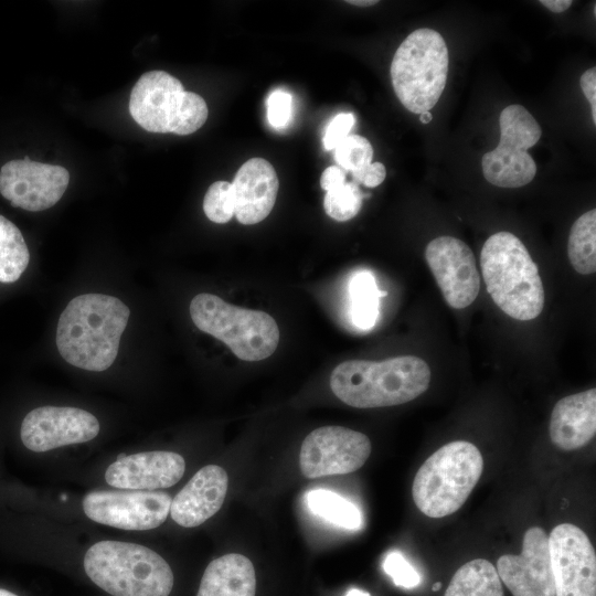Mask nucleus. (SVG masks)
Listing matches in <instances>:
<instances>
[{"label":"nucleus","mask_w":596,"mask_h":596,"mask_svg":"<svg viewBox=\"0 0 596 596\" xmlns=\"http://www.w3.org/2000/svg\"><path fill=\"white\" fill-rule=\"evenodd\" d=\"M70 182L62 166L24 159L8 161L0 170V193L13 206L38 212L60 201Z\"/></svg>","instance_id":"13"},{"label":"nucleus","mask_w":596,"mask_h":596,"mask_svg":"<svg viewBox=\"0 0 596 596\" xmlns=\"http://www.w3.org/2000/svg\"><path fill=\"white\" fill-rule=\"evenodd\" d=\"M333 150L336 162L351 174L372 163V145L362 136L349 135Z\"/></svg>","instance_id":"28"},{"label":"nucleus","mask_w":596,"mask_h":596,"mask_svg":"<svg viewBox=\"0 0 596 596\" xmlns=\"http://www.w3.org/2000/svg\"><path fill=\"white\" fill-rule=\"evenodd\" d=\"M171 497L162 491L96 490L83 500L85 514L94 522L123 530H150L170 513Z\"/></svg>","instance_id":"10"},{"label":"nucleus","mask_w":596,"mask_h":596,"mask_svg":"<svg viewBox=\"0 0 596 596\" xmlns=\"http://www.w3.org/2000/svg\"><path fill=\"white\" fill-rule=\"evenodd\" d=\"M385 295V291L379 290L371 272L363 269L354 273L349 283L350 318L353 326L360 330H371L379 318L380 298Z\"/></svg>","instance_id":"23"},{"label":"nucleus","mask_w":596,"mask_h":596,"mask_svg":"<svg viewBox=\"0 0 596 596\" xmlns=\"http://www.w3.org/2000/svg\"><path fill=\"white\" fill-rule=\"evenodd\" d=\"M30 262V253L20 230L0 215V281H17Z\"/></svg>","instance_id":"26"},{"label":"nucleus","mask_w":596,"mask_h":596,"mask_svg":"<svg viewBox=\"0 0 596 596\" xmlns=\"http://www.w3.org/2000/svg\"><path fill=\"white\" fill-rule=\"evenodd\" d=\"M382 567L396 586L414 588L421 583V576L400 551L386 554Z\"/></svg>","instance_id":"30"},{"label":"nucleus","mask_w":596,"mask_h":596,"mask_svg":"<svg viewBox=\"0 0 596 596\" xmlns=\"http://www.w3.org/2000/svg\"><path fill=\"white\" fill-rule=\"evenodd\" d=\"M345 183V173L344 171L337 167H328L321 174L320 187L326 190V192L334 190Z\"/></svg>","instance_id":"35"},{"label":"nucleus","mask_w":596,"mask_h":596,"mask_svg":"<svg viewBox=\"0 0 596 596\" xmlns=\"http://www.w3.org/2000/svg\"><path fill=\"white\" fill-rule=\"evenodd\" d=\"M499 123V145L482 157L483 177L496 187L521 188L536 173V163L528 149L541 138V127L530 111L518 104L507 106Z\"/></svg>","instance_id":"9"},{"label":"nucleus","mask_w":596,"mask_h":596,"mask_svg":"<svg viewBox=\"0 0 596 596\" xmlns=\"http://www.w3.org/2000/svg\"><path fill=\"white\" fill-rule=\"evenodd\" d=\"M231 185L234 216L240 223L252 225L272 212L279 181L272 163L263 158H252L242 164Z\"/></svg>","instance_id":"18"},{"label":"nucleus","mask_w":596,"mask_h":596,"mask_svg":"<svg viewBox=\"0 0 596 596\" xmlns=\"http://www.w3.org/2000/svg\"><path fill=\"white\" fill-rule=\"evenodd\" d=\"M190 316L198 329L224 342L244 361L270 356L279 342V329L270 315L240 308L212 294L196 295Z\"/></svg>","instance_id":"7"},{"label":"nucleus","mask_w":596,"mask_h":596,"mask_svg":"<svg viewBox=\"0 0 596 596\" xmlns=\"http://www.w3.org/2000/svg\"><path fill=\"white\" fill-rule=\"evenodd\" d=\"M549 434L562 450L589 444L596 434V389L561 398L553 407Z\"/></svg>","instance_id":"20"},{"label":"nucleus","mask_w":596,"mask_h":596,"mask_svg":"<svg viewBox=\"0 0 596 596\" xmlns=\"http://www.w3.org/2000/svg\"><path fill=\"white\" fill-rule=\"evenodd\" d=\"M496 570L513 596H555L547 534L540 526L528 529L521 553L501 555Z\"/></svg>","instance_id":"16"},{"label":"nucleus","mask_w":596,"mask_h":596,"mask_svg":"<svg viewBox=\"0 0 596 596\" xmlns=\"http://www.w3.org/2000/svg\"><path fill=\"white\" fill-rule=\"evenodd\" d=\"M203 211L214 223H227L234 216L232 185L227 181H216L207 189L203 200Z\"/></svg>","instance_id":"29"},{"label":"nucleus","mask_w":596,"mask_h":596,"mask_svg":"<svg viewBox=\"0 0 596 596\" xmlns=\"http://www.w3.org/2000/svg\"><path fill=\"white\" fill-rule=\"evenodd\" d=\"M567 255L573 268L589 275L596 270V210H589L581 215L572 225Z\"/></svg>","instance_id":"24"},{"label":"nucleus","mask_w":596,"mask_h":596,"mask_svg":"<svg viewBox=\"0 0 596 596\" xmlns=\"http://www.w3.org/2000/svg\"><path fill=\"white\" fill-rule=\"evenodd\" d=\"M130 310L120 299L103 294L74 297L60 316L56 347L71 365L100 372L111 366Z\"/></svg>","instance_id":"1"},{"label":"nucleus","mask_w":596,"mask_h":596,"mask_svg":"<svg viewBox=\"0 0 596 596\" xmlns=\"http://www.w3.org/2000/svg\"><path fill=\"white\" fill-rule=\"evenodd\" d=\"M419 115H421L419 119L423 124H428L433 119V115L430 114V111H424Z\"/></svg>","instance_id":"39"},{"label":"nucleus","mask_w":596,"mask_h":596,"mask_svg":"<svg viewBox=\"0 0 596 596\" xmlns=\"http://www.w3.org/2000/svg\"><path fill=\"white\" fill-rule=\"evenodd\" d=\"M482 471V455L472 443L455 440L441 446L414 477L415 505L429 518L453 514L466 502Z\"/></svg>","instance_id":"5"},{"label":"nucleus","mask_w":596,"mask_h":596,"mask_svg":"<svg viewBox=\"0 0 596 596\" xmlns=\"http://www.w3.org/2000/svg\"><path fill=\"white\" fill-rule=\"evenodd\" d=\"M480 267L494 304L513 319L528 321L543 310L545 294L536 264L510 232H498L483 244Z\"/></svg>","instance_id":"3"},{"label":"nucleus","mask_w":596,"mask_h":596,"mask_svg":"<svg viewBox=\"0 0 596 596\" xmlns=\"http://www.w3.org/2000/svg\"><path fill=\"white\" fill-rule=\"evenodd\" d=\"M444 596L504 595L494 565L485 558H476L456 571Z\"/></svg>","instance_id":"22"},{"label":"nucleus","mask_w":596,"mask_h":596,"mask_svg":"<svg viewBox=\"0 0 596 596\" xmlns=\"http://www.w3.org/2000/svg\"><path fill=\"white\" fill-rule=\"evenodd\" d=\"M98 419L89 412L70 406H41L29 412L21 424L23 445L35 453L82 444L99 433Z\"/></svg>","instance_id":"14"},{"label":"nucleus","mask_w":596,"mask_h":596,"mask_svg":"<svg viewBox=\"0 0 596 596\" xmlns=\"http://www.w3.org/2000/svg\"><path fill=\"white\" fill-rule=\"evenodd\" d=\"M88 578L113 596H169L174 577L151 549L129 542L99 541L84 555Z\"/></svg>","instance_id":"4"},{"label":"nucleus","mask_w":596,"mask_h":596,"mask_svg":"<svg viewBox=\"0 0 596 596\" xmlns=\"http://www.w3.org/2000/svg\"><path fill=\"white\" fill-rule=\"evenodd\" d=\"M426 262L447 304L455 309L470 306L478 296L480 278L469 246L453 236H439L428 243Z\"/></svg>","instance_id":"15"},{"label":"nucleus","mask_w":596,"mask_h":596,"mask_svg":"<svg viewBox=\"0 0 596 596\" xmlns=\"http://www.w3.org/2000/svg\"><path fill=\"white\" fill-rule=\"evenodd\" d=\"M345 596H371L368 592L358 589V588H351L347 592Z\"/></svg>","instance_id":"37"},{"label":"nucleus","mask_w":596,"mask_h":596,"mask_svg":"<svg viewBox=\"0 0 596 596\" xmlns=\"http://www.w3.org/2000/svg\"><path fill=\"white\" fill-rule=\"evenodd\" d=\"M541 4L555 13L566 11L573 3L572 0H541Z\"/></svg>","instance_id":"36"},{"label":"nucleus","mask_w":596,"mask_h":596,"mask_svg":"<svg viewBox=\"0 0 596 596\" xmlns=\"http://www.w3.org/2000/svg\"><path fill=\"white\" fill-rule=\"evenodd\" d=\"M185 471L183 457L153 450L119 456L105 471L106 482L124 490L155 491L175 485Z\"/></svg>","instance_id":"17"},{"label":"nucleus","mask_w":596,"mask_h":596,"mask_svg":"<svg viewBox=\"0 0 596 596\" xmlns=\"http://www.w3.org/2000/svg\"><path fill=\"white\" fill-rule=\"evenodd\" d=\"M579 84L590 104L593 121L596 124V67L586 70L581 76Z\"/></svg>","instance_id":"34"},{"label":"nucleus","mask_w":596,"mask_h":596,"mask_svg":"<svg viewBox=\"0 0 596 596\" xmlns=\"http://www.w3.org/2000/svg\"><path fill=\"white\" fill-rule=\"evenodd\" d=\"M0 596H18V595L4 588H0Z\"/></svg>","instance_id":"40"},{"label":"nucleus","mask_w":596,"mask_h":596,"mask_svg":"<svg viewBox=\"0 0 596 596\" xmlns=\"http://www.w3.org/2000/svg\"><path fill=\"white\" fill-rule=\"evenodd\" d=\"M306 503L313 514L337 526L358 530L362 525L359 508L337 492L327 489L311 490L306 496Z\"/></svg>","instance_id":"25"},{"label":"nucleus","mask_w":596,"mask_h":596,"mask_svg":"<svg viewBox=\"0 0 596 596\" xmlns=\"http://www.w3.org/2000/svg\"><path fill=\"white\" fill-rule=\"evenodd\" d=\"M255 592L253 563L242 554L231 553L206 566L196 596H255Z\"/></svg>","instance_id":"21"},{"label":"nucleus","mask_w":596,"mask_h":596,"mask_svg":"<svg viewBox=\"0 0 596 596\" xmlns=\"http://www.w3.org/2000/svg\"><path fill=\"white\" fill-rule=\"evenodd\" d=\"M267 119L276 128H284L291 118L292 97L283 89L270 93L266 102Z\"/></svg>","instance_id":"31"},{"label":"nucleus","mask_w":596,"mask_h":596,"mask_svg":"<svg viewBox=\"0 0 596 596\" xmlns=\"http://www.w3.org/2000/svg\"><path fill=\"white\" fill-rule=\"evenodd\" d=\"M386 177V169L381 162H372L363 170L352 173L353 182L362 183L368 188L380 185Z\"/></svg>","instance_id":"33"},{"label":"nucleus","mask_w":596,"mask_h":596,"mask_svg":"<svg viewBox=\"0 0 596 596\" xmlns=\"http://www.w3.org/2000/svg\"><path fill=\"white\" fill-rule=\"evenodd\" d=\"M555 596H596V554L589 538L571 523L547 536Z\"/></svg>","instance_id":"12"},{"label":"nucleus","mask_w":596,"mask_h":596,"mask_svg":"<svg viewBox=\"0 0 596 596\" xmlns=\"http://www.w3.org/2000/svg\"><path fill=\"white\" fill-rule=\"evenodd\" d=\"M363 194L355 182L328 191L323 199L326 213L333 220L344 222L353 219L361 210Z\"/></svg>","instance_id":"27"},{"label":"nucleus","mask_w":596,"mask_h":596,"mask_svg":"<svg viewBox=\"0 0 596 596\" xmlns=\"http://www.w3.org/2000/svg\"><path fill=\"white\" fill-rule=\"evenodd\" d=\"M430 376L428 364L415 355L347 360L331 372L330 387L347 405L374 408L415 400L428 389Z\"/></svg>","instance_id":"2"},{"label":"nucleus","mask_w":596,"mask_h":596,"mask_svg":"<svg viewBox=\"0 0 596 596\" xmlns=\"http://www.w3.org/2000/svg\"><path fill=\"white\" fill-rule=\"evenodd\" d=\"M371 454V441L363 433L323 426L304 439L299 454L301 473L307 478L345 475L360 469Z\"/></svg>","instance_id":"11"},{"label":"nucleus","mask_w":596,"mask_h":596,"mask_svg":"<svg viewBox=\"0 0 596 596\" xmlns=\"http://www.w3.org/2000/svg\"><path fill=\"white\" fill-rule=\"evenodd\" d=\"M449 55L441 34L432 29L413 31L397 47L391 79L402 105L409 111H429L440 98L448 75Z\"/></svg>","instance_id":"6"},{"label":"nucleus","mask_w":596,"mask_h":596,"mask_svg":"<svg viewBox=\"0 0 596 596\" xmlns=\"http://www.w3.org/2000/svg\"><path fill=\"white\" fill-rule=\"evenodd\" d=\"M440 587H441V583H440V582H436V583L433 585L432 589H433L434 592H437V590H439Z\"/></svg>","instance_id":"41"},{"label":"nucleus","mask_w":596,"mask_h":596,"mask_svg":"<svg viewBox=\"0 0 596 596\" xmlns=\"http://www.w3.org/2000/svg\"><path fill=\"white\" fill-rule=\"evenodd\" d=\"M226 471L216 465L202 467L172 499L170 514L183 528H194L222 507L227 492Z\"/></svg>","instance_id":"19"},{"label":"nucleus","mask_w":596,"mask_h":596,"mask_svg":"<svg viewBox=\"0 0 596 596\" xmlns=\"http://www.w3.org/2000/svg\"><path fill=\"white\" fill-rule=\"evenodd\" d=\"M132 119L150 132L190 135L207 119L205 100L187 92L182 83L163 71H150L140 76L129 98Z\"/></svg>","instance_id":"8"},{"label":"nucleus","mask_w":596,"mask_h":596,"mask_svg":"<svg viewBox=\"0 0 596 596\" xmlns=\"http://www.w3.org/2000/svg\"><path fill=\"white\" fill-rule=\"evenodd\" d=\"M355 124L352 113H340L328 124L323 135V146L327 150L334 149L345 137Z\"/></svg>","instance_id":"32"},{"label":"nucleus","mask_w":596,"mask_h":596,"mask_svg":"<svg viewBox=\"0 0 596 596\" xmlns=\"http://www.w3.org/2000/svg\"><path fill=\"white\" fill-rule=\"evenodd\" d=\"M348 3L354 4V6H361V7H368L377 3V1H371V0H363V1H347Z\"/></svg>","instance_id":"38"}]
</instances>
